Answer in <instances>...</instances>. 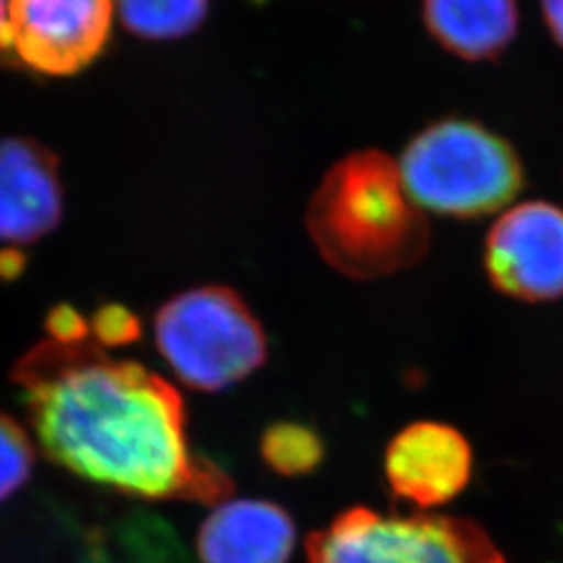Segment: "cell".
<instances>
[{
  "mask_svg": "<svg viewBox=\"0 0 563 563\" xmlns=\"http://www.w3.org/2000/svg\"><path fill=\"white\" fill-rule=\"evenodd\" d=\"M15 383L42 449L76 476L144 499L225 495L228 478L190 449L180 395L139 363L48 341Z\"/></svg>",
  "mask_w": 563,
  "mask_h": 563,
  "instance_id": "1",
  "label": "cell"
},
{
  "mask_svg": "<svg viewBox=\"0 0 563 563\" xmlns=\"http://www.w3.org/2000/svg\"><path fill=\"white\" fill-rule=\"evenodd\" d=\"M307 228L323 260L355 280L418 265L432 236L399 165L374 148L346 155L325 174L309 205Z\"/></svg>",
  "mask_w": 563,
  "mask_h": 563,
  "instance_id": "2",
  "label": "cell"
},
{
  "mask_svg": "<svg viewBox=\"0 0 563 563\" xmlns=\"http://www.w3.org/2000/svg\"><path fill=\"white\" fill-rule=\"evenodd\" d=\"M399 172L409 197L422 211L453 220L497 213L526 186L516 146L467 118L428 123L402 148Z\"/></svg>",
  "mask_w": 563,
  "mask_h": 563,
  "instance_id": "3",
  "label": "cell"
},
{
  "mask_svg": "<svg viewBox=\"0 0 563 563\" xmlns=\"http://www.w3.org/2000/svg\"><path fill=\"white\" fill-rule=\"evenodd\" d=\"M155 342L181 384L216 393L257 372L267 342L241 297L222 286L176 295L155 318Z\"/></svg>",
  "mask_w": 563,
  "mask_h": 563,
  "instance_id": "4",
  "label": "cell"
},
{
  "mask_svg": "<svg viewBox=\"0 0 563 563\" xmlns=\"http://www.w3.org/2000/svg\"><path fill=\"white\" fill-rule=\"evenodd\" d=\"M309 563H505L483 526L441 514L353 507L313 534Z\"/></svg>",
  "mask_w": 563,
  "mask_h": 563,
  "instance_id": "5",
  "label": "cell"
},
{
  "mask_svg": "<svg viewBox=\"0 0 563 563\" xmlns=\"http://www.w3.org/2000/svg\"><path fill=\"white\" fill-rule=\"evenodd\" d=\"M486 278L522 302L563 297V209L555 202H520L490 225L484 241Z\"/></svg>",
  "mask_w": 563,
  "mask_h": 563,
  "instance_id": "6",
  "label": "cell"
},
{
  "mask_svg": "<svg viewBox=\"0 0 563 563\" xmlns=\"http://www.w3.org/2000/svg\"><path fill=\"white\" fill-rule=\"evenodd\" d=\"M113 0H9V53L44 76H71L104 51Z\"/></svg>",
  "mask_w": 563,
  "mask_h": 563,
  "instance_id": "7",
  "label": "cell"
},
{
  "mask_svg": "<svg viewBox=\"0 0 563 563\" xmlns=\"http://www.w3.org/2000/svg\"><path fill=\"white\" fill-rule=\"evenodd\" d=\"M472 470V446L449 423H411L390 441L384 455V474L393 495L420 509L441 507L462 495Z\"/></svg>",
  "mask_w": 563,
  "mask_h": 563,
  "instance_id": "8",
  "label": "cell"
},
{
  "mask_svg": "<svg viewBox=\"0 0 563 563\" xmlns=\"http://www.w3.org/2000/svg\"><path fill=\"white\" fill-rule=\"evenodd\" d=\"M63 213L59 165L25 139L0 142V242L32 244L53 232Z\"/></svg>",
  "mask_w": 563,
  "mask_h": 563,
  "instance_id": "9",
  "label": "cell"
},
{
  "mask_svg": "<svg viewBox=\"0 0 563 563\" xmlns=\"http://www.w3.org/2000/svg\"><path fill=\"white\" fill-rule=\"evenodd\" d=\"M297 528L288 511L265 499L218 505L197 537L199 563H288Z\"/></svg>",
  "mask_w": 563,
  "mask_h": 563,
  "instance_id": "10",
  "label": "cell"
},
{
  "mask_svg": "<svg viewBox=\"0 0 563 563\" xmlns=\"http://www.w3.org/2000/svg\"><path fill=\"white\" fill-rule=\"evenodd\" d=\"M423 25L446 53L497 60L518 36V0H422Z\"/></svg>",
  "mask_w": 563,
  "mask_h": 563,
  "instance_id": "11",
  "label": "cell"
},
{
  "mask_svg": "<svg viewBox=\"0 0 563 563\" xmlns=\"http://www.w3.org/2000/svg\"><path fill=\"white\" fill-rule=\"evenodd\" d=\"M211 0H118L123 25L142 38H181L201 25Z\"/></svg>",
  "mask_w": 563,
  "mask_h": 563,
  "instance_id": "12",
  "label": "cell"
},
{
  "mask_svg": "<svg viewBox=\"0 0 563 563\" xmlns=\"http://www.w3.org/2000/svg\"><path fill=\"white\" fill-rule=\"evenodd\" d=\"M322 437L307 423L278 422L263 434L262 455L280 476H305L323 460Z\"/></svg>",
  "mask_w": 563,
  "mask_h": 563,
  "instance_id": "13",
  "label": "cell"
},
{
  "mask_svg": "<svg viewBox=\"0 0 563 563\" xmlns=\"http://www.w3.org/2000/svg\"><path fill=\"white\" fill-rule=\"evenodd\" d=\"M34 446L20 423L0 413V504L30 481Z\"/></svg>",
  "mask_w": 563,
  "mask_h": 563,
  "instance_id": "14",
  "label": "cell"
},
{
  "mask_svg": "<svg viewBox=\"0 0 563 563\" xmlns=\"http://www.w3.org/2000/svg\"><path fill=\"white\" fill-rule=\"evenodd\" d=\"M90 330L104 346H123L141 336V322L121 305H104L97 311Z\"/></svg>",
  "mask_w": 563,
  "mask_h": 563,
  "instance_id": "15",
  "label": "cell"
},
{
  "mask_svg": "<svg viewBox=\"0 0 563 563\" xmlns=\"http://www.w3.org/2000/svg\"><path fill=\"white\" fill-rule=\"evenodd\" d=\"M46 330L51 334V341L59 344H81L90 334V325L84 322L80 313L69 305L55 307L48 313Z\"/></svg>",
  "mask_w": 563,
  "mask_h": 563,
  "instance_id": "16",
  "label": "cell"
},
{
  "mask_svg": "<svg viewBox=\"0 0 563 563\" xmlns=\"http://www.w3.org/2000/svg\"><path fill=\"white\" fill-rule=\"evenodd\" d=\"M541 13L551 38L563 48V0H541Z\"/></svg>",
  "mask_w": 563,
  "mask_h": 563,
  "instance_id": "17",
  "label": "cell"
},
{
  "mask_svg": "<svg viewBox=\"0 0 563 563\" xmlns=\"http://www.w3.org/2000/svg\"><path fill=\"white\" fill-rule=\"evenodd\" d=\"M9 53V32H7V0H0V55Z\"/></svg>",
  "mask_w": 563,
  "mask_h": 563,
  "instance_id": "18",
  "label": "cell"
}]
</instances>
